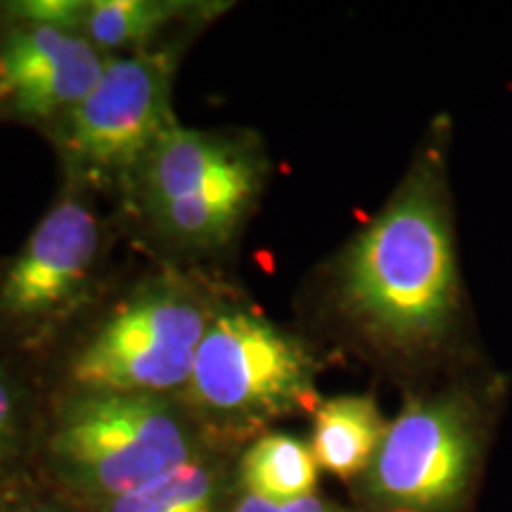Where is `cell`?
I'll return each instance as SVG.
<instances>
[{
	"instance_id": "6da1fadb",
	"label": "cell",
	"mask_w": 512,
	"mask_h": 512,
	"mask_svg": "<svg viewBox=\"0 0 512 512\" xmlns=\"http://www.w3.org/2000/svg\"><path fill=\"white\" fill-rule=\"evenodd\" d=\"M344 311L375 342L420 349L451 328L458 268L437 159H425L351 242L339 268Z\"/></svg>"
},
{
	"instance_id": "7a4b0ae2",
	"label": "cell",
	"mask_w": 512,
	"mask_h": 512,
	"mask_svg": "<svg viewBox=\"0 0 512 512\" xmlns=\"http://www.w3.org/2000/svg\"><path fill=\"white\" fill-rule=\"evenodd\" d=\"M266 164L259 145L219 131L171 126L131 192L159 238L183 252H219L249 219Z\"/></svg>"
},
{
	"instance_id": "3957f363",
	"label": "cell",
	"mask_w": 512,
	"mask_h": 512,
	"mask_svg": "<svg viewBox=\"0 0 512 512\" xmlns=\"http://www.w3.org/2000/svg\"><path fill=\"white\" fill-rule=\"evenodd\" d=\"M48 458L69 489L110 503L195 453L188 422L164 396L69 392L50 427Z\"/></svg>"
},
{
	"instance_id": "277c9868",
	"label": "cell",
	"mask_w": 512,
	"mask_h": 512,
	"mask_svg": "<svg viewBox=\"0 0 512 512\" xmlns=\"http://www.w3.org/2000/svg\"><path fill=\"white\" fill-rule=\"evenodd\" d=\"M211 316L214 311L192 287L169 278L145 283L76 349L64 368L69 392L164 399L183 392Z\"/></svg>"
},
{
	"instance_id": "5b68a950",
	"label": "cell",
	"mask_w": 512,
	"mask_h": 512,
	"mask_svg": "<svg viewBox=\"0 0 512 512\" xmlns=\"http://www.w3.org/2000/svg\"><path fill=\"white\" fill-rule=\"evenodd\" d=\"M171 76L174 60L164 53L136 50L107 60L93 91L50 126L69 181L83 190H133L147 157L178 124Z\"/></svg>"
},
{
	"instance_id": "8992f818",
	"label": "cell",
	"mask_w": 512,
	"mask_h": 512,
	"mask_svg": "<svg viewBox=\"0 0 512 512\" xmlns=\"http://www.w3.org/2000/svg\"><path fill=\"white\" fill-rule=\"evenodd\" d=\"M102 221L88 190L69 183L10 261L0 264V342L34 358L91 292Z\"/></svg>"
},
{
	"instance_id": "52a82bcc",
	"label": "cell",
	"mask_w": 512,
	"mask_h": 512,
	"mask_svg": "<svg viewBox=\"0 0 512 512\" xmlns=\"http://www.w3.org/2000/svg\"><path fill=\"white\" fill-rule=\"evenodd\" d=\"M316 361L292 332L254 311H214L183 394L223 422H264L306 406Z\"/></svg>"
},
{
	"instance_id": "ba28073f",
	"label": "cell",
	"mask_w": 512,
	"mask_h": 512,
	"mask_svg": "<svg viewBox=\"0 0 512 512\" xmlns=\"http://www.w3.org/2000/svg\"><path fill=\"white\" fill-rule=\"evenodd\" d=\"M475 453V418L460 396L415 399L387 427L368 467L370 491L396 510H444L470 482Z\"/></svg>"
},
{
	"instance_id": "9c48e42d",
	"label": "cell",
	"mask_w": 512,
	"mask_h": 512,
	"mask_svg": "<svg viewBox=\"0 0 512 512\" xmlns=\"http://www.w3.org/2000/svg\"><path fill=\"white\" fill-rule=\"evenodd\" d=\"M107 60L81 31L0 19V117L55 126L93 91Z\"/></svg>"
},
{
	"instance_id": "30bf717a",
	"label": "cell",
	"mask_w": 512,
	"mask_h": 512,
	"mask_svg": "<svg viewBox=\"0 0 512 512\" xmlns=\"http://www.w3.org/2000/svg\"><path fill=\"white\" fill-rule=\"evenodd\" d=\"M384 434L373 396H335L316 408L311 451L318 467L349 479L373 465Z\"/></svg>"
},
{
	"instance_id": "8fae6325",
	"label": "cell",
	"mask_w": 512,
	"mask_h": 512,
	"mask_svg": "<svg viewBox=\"0 0 512 512\" xmlns=\"http://www.w3.org/2000/svg\"><path fill=\"white\" fill-rule=\"evenodd\" d=\"M240 477L247 494L273 503H290L313 496L318 463L311 446L290 434L256 439L242 456Z\"/></svg>"
},
{
	"instance_id": "7c38bea8",
	"label": "cell",
	"mask_w": 512,
	"mask_h": 512,
	"mask_svg": "<svg viewBox=\"0 0 512 512\" xmlns=\"http://www.w3.org/2000/svg\"><path fill=\"white\" fill-rule=\"evenodd\" d=\"M181 15L185 5L169 0H91L81 34L112 57L117 50L140 48Z\"/></svg>"
},
{
	"instance_id": "4fadbf2b",
	"label": "cell",
	"mask_w": 512,
	"mask_h": 512,
	"mask_svg": "<svg viewBox=\"0 0 512 512\" xmlns=\"http://www.w3.org/2000/svg\"><path fill=\"white\" fill-rule=\"evenodd\" d=\"M219 482L204 460L192 458L140 489L107 503V512H216Z\"/></svg>"
},
{
	"instance_id": "5bb4252c",
	"label": "cell",
	"mask_w": 512,
	"mask_h": 512,
	"mask_svg": "<svg viewBox=\"0 0 512 512\" xmlns=\"http://www.w3.org/2000/svg\"><path fill=\"white\" fill-rule=\"evenodd\" d=\"M31 356L0 342V475L15 463L31 401Z\"/></svg>"
},
{
	"instance_id": "9a60e30c",
	"label": "cell",
	"mask_w": 512,
	"mask_h": 512,
	"mask_svg": "<svg viewBox=\"0 0 512 512\" xmlns=\"http://www.w3.org/2000/svg\"><path fill=\"white\" fill-rule=\"evenodd\" d=\"M91 0H8L0 3V19L67 31H83Z\"/></svg>"
},
{
	"instance_id": "2e32d148",
	"label": "cell",
	"mask_w": 512,
	"mask_h": 512,
	"mask_svg": "<svg viewBox=\"0 0 512 512\" xmlns=\"http://www.w3.org/2000/svg\"><path fill=\"white\" fill-rule=\"evenodd\" d=\"M233 512H335V510H332L330 505H325L316 496L297 498V501H290V503H273V501H264V498L247 494L242 501H238Z\"/></svg>"
},
{
	"instance_id": "e0dca14e",
	"label": "cell",
	"mask_w": 512,
	"mask_h": 512,
	"mask_svg": "<svg viewBox=\"0 0 512 512\" xmlns=\"http://www.w3.org/2000/svg\"><path fill=\"white\" fill-rule=\"evenodd\" d=\"M31 512H57V510H50V508H38V510H31Z\"/></svg>"
}]
</instances>
